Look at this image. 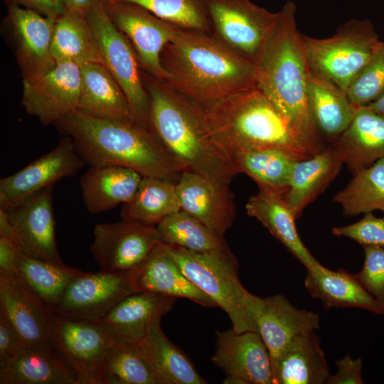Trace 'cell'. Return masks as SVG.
<instances>
[{
  "mask_svg": "<svg viewBox=\"0 0 384 384\" xmlns=\"http://www.w3.org/2000/svg\"><path fill=\"white\" fill-rule=\"evenodd\" d=\"M160 59L166 83L203 108L257 87L255 65L212 34L180 28Z\"/></svg>",
  "mask_w": 384,
  "mask_h": 384,
  "instance_id": "1",
  "label": "cell"
},
{
  "mask_svg": "<svg viewBox=\"0 0 384 384\" xmlns=\"http://www.w3.org/2000/svg\"><path fill=\"white\" fill-rule=\"evenodd\" d=\"M54 125L72 139L77 152L89 166H119L142 176L176 183L187 170L151 129L134 121L100 119L75 110Z\"/></svg>",
  "mask_w": 384,
  "mask_h": 384,
  "instance_id": "2",
  "label": "cell"
},
{
  "mask_svg": "<svg viewBox=\"0 0 384 384\" xmlns=\"http://www.w3.org/2000/svg\"><path fill=\"white\" fill-rule=\"evenodd\" d=\"M142 73L154 132L188 171L229 187L240 171L210 137L203 108L166 82Z\"/></svg>",
  "mask_w": 384,
  "mask_h": 384,
  "instance_id": "3",
  "label": "cell"
},
{
  "mask_svg": "<svg viewBox=\"0 0 384 384\" xmlns=\"http://www.w3.org/2000/svg\"><path fill=\"white\" fill-rule=\"evenodd\" d=\"M203 111L210 137L232 160L240 153L269 148L302 160L325 148L295 129L257 87L224 97Z\"/></svg>",
  "mask_w": 384,
  "mask_h": 384,
  "instance_id": "4",
  "label": "cell"
},
{
  "mask_svg": "<svg viewBox=\"0 0 384 384\" xmlns=\"http://www.w3.org/2000/svg\"><path fill=\"white\" fill-rule=\"evenodd\" d=\"M297 6L287 1L279 10L276 29L255 65L257 87L300 133L324 146L306 96L308 58L296 22Z\"/></svg>",
  "mask_w": 384,
  "mask_h": 384,
  "instance_id": "5",
  "label": "cell"
},
{
  "mask_svg": "<svg viewBox=\"0 0 384 384\" xmlns=\"http://www.w3.org/2000/svg\"><path fill=\"white\" fill-rule=\"evenodd\" d=\"M169 247L183 273L223 309L236 333L257 332L256 321L264 299L242 284L231 251L198 252L176 245Z\"/></svg>",
  "mask_w": 384,
  "mask_h": 384,
  "instance_id": "6",
  "label": "cell"
},
{
  "mask_svg": "<svg viewBox=\"0 0 384 384\" xmlns=\"http://www.w3.org/2000/svg\"><path fill=\"white\" fill-rule=\"evenodd\" d=\"M304 40L310 72L345 92L380 41L367 19L350 20L327 38Z\"/></svg>",
  "mask_w": 384,
  "mask_h": 384,
  "instance_id": "7",
  "label": "cell"
},
{
  "mask_svg": "<svg viewBox=\"0 0 384 384\" xmlns=\"http://www.w3.org/2000/svg\"><path fill=\"white\" fill-rule=\"evenodd\" d=\"M206 6L212 36L255 65L276 29L279 11L270 12L250 0H206Z\"/></svg>",
  "mask_w": 384,
  "mask_h": 384,
  "instance_id": "8",
  "label": "cell"
},
{
  "mask_svg": "<svg viewBox=\"0 0 384 384\" xmlns=\"http://www.w3.org/2000/svg\"><path fill=\"white\" fill-rule=\"evenodd\" d=\"M102 60L123 90L135 122L151 129L149 122V99L145 88L142 68L132 46L114 26L104 6L86 13Z\"/></svg>",
  "mask_w": 384,
  "mask_h": 384,
  "instance_id": "9",
  "label": "cell"
},
{
  "mask_svg": "<svg viewBox=\"0 0 384 384\" xmlns=\"http://www.w3.org/2000/svg\"><path fill=\"white\" fill-rule=\"evenodd\" d=\"M135 292L131 272H83L70 282L53 312L63 319L97 322Z\"/></svg>",
  "mask_w": 384,
  "mask_h": 384,
  "instance_id": "10",
  "label": "cell"
},
{
  "mask_svg": "<svg viewBox=\"0 0 384 384\" xmlns=\"http://www.w3.org/2000/svg\"><path fill=\"white\" fill-rule=\"evenodd\" d=\"M93 236L90 250L100 270L107 272L133 270L163 242L156 225L124 218L96 224Z\"/></svg>",
  "mask_w": 384,
  "mask_h": 384,
  "instance_id": "11",
  "label": "cell"
},
{
  "mask_svg": "<svg viewBox=\"0 0 384 384\" xmlns=\"http://www.w3.org/2000/svg\"><path fill=\"white\" fill-rule=\"evenodd\" d=\"M104 7L110 20L132 46L142 70L167 82L169 75L161 66L160 55L180 28L134 4L112 1Z\"/></svg>",
  "mask_w": 384,
  "mask_h": 384,
  "instance_id": "12",
  "label": "cell"
},
{
  "mask_svg": "<svg viewBox=\"0 0 384 384\" xmlns=\"http://www.w3.org/2000/svg\"><path fill=\"white\" fill-rule=\"evenodd\" d=\"M80 89V65L72 62L56 63L46 73L23 78L21 104L43 125H54L77 110Z\"/></svg>",
  "mask_w": 384,
  "mask_h": 384,
  "instance_id": "13",
  "label": "cell"
},
{
  "mask_svg": "<svg viewBox=\"0 0 384 384\" xmlns=\"http://www.w3.org/2000/svg\"><path fill=\"white\" fill-rule=\"evenodd\" d=\"M113 341L97 322L56 316L54 346L72 368L78 384H101L102 368Z\"/></svg>",
  "mask_w": 384,
  "mask_h": 384,
  "instance_id": "14",
  "label": "cell"
},
{
  "mask_svg": "<svg viewBox=\"0 0 384 384\" xmlns=\"http://www.w3.org/2000/svg\"><path fill=\"white\" fill-rule=\"evenodd\" d=\"M53 186L43 188L4 211L23 252L62 265L65 263L58 252L55 240Z\"/></svg>",
  "mask_w": 384,
  "mask_h": 384,
  "instance_id": "15",
  "label": "cell"
},
{
  "mask_svg": "<svg viewBox=\"0 0 384 384\" xmlns=\"http://www.w3.org/2000/svg\"><path fill=\"white\" fill-rule=\"evenodd\" d=\"M0 312L25 346H54L56 316L17 273L0 274Z\"/></svg>",
  "mask_w": 384,
  "mask_h": 384,
  "instance_id": "16",
  "label": "cell"
},
{
  "mask_svg": "<svg viewBox=\"0 0 384 384\" xmlns=\"http://www.w3.org/2000/svg\"><path fill=\"white\" fill-rule=\"evenodd\" d=\"M85 162L72 139L62 138L49 152L24 168L0 180V210H6L37 191L54 186L62 178L75 176Z\"/></svg>",
  "mask_w": 384,
  "mask_h": 384,
  "instance_id": "17",
  "label": "cell"
},
{
  "mask_svg": "<svg viewBox=\"0 0 384 384\" xmlns=\"http://www.w3.org/2000/svg\"><path fill=\"white\" fill-rule=\"evenodd\" d=\"M4 31L23 78L46 73L55 65L50 46L55 20L15 4H7Z\"/></svg>",
  "mask_w": 384,
  "mask_h": 384,
  "instance_id": "18",
  "label": "cell"
},
{
  "mask_svg": "<svg viewBox=\"0 0 384 384\" xmlns=\"http://www.w3.org/2000/svg\"><path fill=\"white\" fill-rule=\"evenodd\" d=\"M213 365L244 384H273L271 357L258 332L216 331Z\"/></svg>",
  "mask_w": 384,
  "mask_h": 384,
  "instance_id": "19",
  "label": "cell"
},
{
  "mask_svg": "<svg viewBox=\"0 0 384 384\" xmlns=\"http://www.w3.org/2000/svg\"><path fill=\"white\" fill-rule=\"evenodd\" d=\"M176 299L154 292H135L122 299L97 323L114 341L138 344L173 309Z\"/></svg>",
  "mask_w": 384,
  "mask_h": 384,
  "instance_id": "20",
  "label": "cell"
},
{
  "mask_svg": "<svg viewBox=\"0 0 384 384\" xmlns=\"http://www.w3.org/2000/svg\"><path fill=\"white\" fill-rule=\"evenodd\" d=\"M176 187L181 210L224 236L236 213L234 195L229 187L220 186L188 170L181 174Z\"/></svg>",
  "mask_w": 384,
  "mask_h": 384,
  "instance_id": "21",
  "label": "cell"
},
{
  "mask_svg": "<svg viewBox=\"0 0 384 384\" xmlns=\"http://www.w3.org/2000/svg\"><path fill=\"white\" fill-rule=\"evenodd\" d=\"M138 292H149L188 299L206 307L218 306L181 270L169 245L161 242L135 269L130 271Z\"/></svg>",
  "mask_w": 384,
  "mask_h": 384,
  "instance_id": "22",
  "label": "cell"
},
{
  "mask_svg": "<svg viewBox=\"0 0 384 384\" xmlns=\"http://www.w3.org/2000/svg\"><path fill=\"white\" fill-rule=\"evenodd\" d=\"M248 215L256 218L302 263L306 270L317 272L323 266L309 251L298 234L296 218L287 203L285 193L258 186L245 206Z\"/></svg>",
  "mask_w": 384,
  "mask_h": 384,
  "instance_id": "23",
  "label": "cell"
},
{
  "mask_svg": "<svg viewBox=\"0 0 384 384\" xmlns=\"http://www.w3.org/2000/svg\"><path fill=\"white\" fill-rule=\"evenodd\" d=\"M271 362L273 384H323L331 375L314 330L297 334Z\"/></svg>",
  "mask_w": 384,
  "mask_h": 384,
  "instance_id": "24",
  "label": "cell"
},
{
  "mask_svg": "<svg viewBox=\"0 0 384 384\" xmlns=\"http://www.w3.org/2000/svg\"><path fill=\"white\" fill-rule=\"evenodd\" d=\"M343 164L333 144L312 157L295 161L285 199L297 220L336 178Z\"/></svg>",
  "mask_w": 384,
  "mask_h": 384,
  "instance_id": "25",
  "label": "cell"
},
{
  "mask_svg": "<svg viewBox=\"0 0 384 384\" xmlns=\"http://www.w3.org/2000/svg\"><path fill=\"white\" fill-rule=\"evenodd\" d=\"M80 68L81 89L77 111L100 119L134 121L126 95L104 65L85 63Z\"/></svg>",
  "mask_w": 384,
  "mask_h": 384,
  "instance_id": "26",
  "label": "cell"
},
{
  "mask_svg": "<svg viewBox=\"0 0 384 384\" xmlns=\"http://www.w3.org/2000/svg\"><path fill=\"white\" fill-rule=\"evenodd\" d=\"M353 174L384 158V114L358 107L344 132L333 142Z\"/></svg>",
  "mask_w": 384,
  "mask_h": 384,
  "instance_id": "27",
  "label": "cell"
},
{
  "mask_svg": "<svg viewBox=\"0 0 384 384\" xmlns=\"http://www.w3.org/2000/svg\"><path fill=\"white\" fill-rule=\"evenodd\" d=\"M264 299L257 318V332L270 354L277 358L299 333L319 328V316L313 311L298 309L284 296L275 294Z\"/></svg>",
  "mask_w": 384,
  "mask_h": 384,
  "instance_id": "28",
  "label": "cell"
},
{
  "mask_svg": "<svg viewBox=\"0 0 384 384\" xmlns=\"http://www.w3.org/2000/svg\"><path fill=\"white\" fill-rule=\"evenodd\" d=\"M142 178L139 173L127 167L90 166L80 180L82 198L87 212L97 214L129 202Z\"/></svg>",
  "mask_w": 384,
  "mask_h": 384,
  "instance_id": "29",
  "label": "cell"
},
{
  "mask_svg": "<svg viewBox=\"0 0 384 384\" xmlns=\"http://www.w3.org/2000/svg\"><path fill=\"white\" fill-rule=\"evenodd\" d=\"M0 384H78L54 346H23L0 372Z\"/></svg>",
  "mask_w": 384,
  "mask_h": 384,
  "instance_id": "30",
  "label": "cell"
},
{
  "mask_svg": "<svg viewBox=\"0 0 384 384\" xmlns=\"http://www.w3.org/2000/svg\"><path fill=\"white\" fill-rule=\"evenodd\" d=\"M304 285L311 297L321 300L325 309L353 307L384 315V306L354 274L343 269L333 271L324 267L317 272L307 270Z\"/></svg>",
  "mask_w": 384,
  "mask_h": 384,
  "instance_id": "31",
  "label": "cell"
},
{
  "mask_svg": "<svg viewBox=\"0 0 384 384\" xmlns=\"http://www.w3.org/2000/svg\"><path fill=\"white\" fill-rule=\"evenodd\" d=\"M306 83L309 110L319 132L335 140L348 127L358 107L345 91L310 70Z\"/></svg>",
  "mask_w": 384,
  "mask_h": 384,
  "instance_id": "32",
  "label": "cell"
},
{
  "mask_svg": "<svg viewBox=\"0 0 384 384\" xmlns=\"http://www.w3.org/2000/svg\"><path fill=\"white\" fill-rule=\"evenodd\" d=\"M50 50L55 63L72 62L79 65L85 63L102 64L86 14L80 11L66 9L55 21Z\"/></svg>",
  "mask_w": 384,
  "mask_h": 384,
  "instance_id": "33",
  "label": "cell"
},
{
  "mask_svg": "<svg viewBox=\"0 0 384 384\" xmlns=\"http://www.w3.org/2000/svg\"><path fill=\"white\" fill-rule=\"evenodd\" d=\"M157 384H205L189 359L166 336L160 324L138 344Z\"/></svg>",
  "mask_w": 384,
  "mask_h": 384,
  "instance_id": "34",
  "label": "cell"
},
{
  "mask_svg": "<svg viewBox=\"0 0 384 384\" xmlns=\"http://www.w3.org/2000/svg\"><path fill=\"white\" fill-rule=\"evenodd\" d=\"M181 210L176 183L154 176H142L132 199L122 206L121 218L156 225Z\"/></svg>",
  "mask_w": 384,
  "mask_h": 384,
  "instance_id": "35",
  "label": "cell"
},
{
  "mask_svg": "<svg viewBox=\"0 0 384 384\" xmlns=\"http://www.w3.org/2000/svg\"><path fill=\"white\" fill-rule=\"evenodd\" d=\"M16 273L53 309L59 304L70 282L83 272L79 269L36 258L19 248Z\"/></svg>",
  "mask_w": 384,
  "mask_h": 384,
  "instance_id": "36",
  "label": "cell"
},
{
  "mask_svg": "<svg viewBox=\"0 0 384 384\" xmlns=\"http://www.w3.org/2000/svg\"><path fill=\"white\" fill-rule=\"evenodd\" d=\"M333 200L345 216L380 210L384 213V158L353 174L346 186Z\"/></svg>",
  "mask_w": 384,
  "mask_h": 384,
  "instance_id": "37",
  "label": "cell"
},
{
  "mask_svg": "<svg viewBox=\"0 0 384 384\" xmlns=\"http://www.w3.org/2000/svg\"><path fill=\"white\" fill-rule=\"evenodd\" d=\"M233 160L240 173L251 177L258 186L286 193L293 166L298 159L287 151L269 148L240 153Z\"/></svg>",
  "mask_w": 384,
  "mask_h": 384,
  "instance_id": "38",
  "label": "cell"
},
{
  "mask_svg": "<svg viewBox=\"0 0 384 384\" xmlns=\"http://www.w3.org/2000/svg\"><path fill=\"white\" fill-rule=\"evenodd\" d=\"M163 242L198 252L230 251L219 235L191 215L179 210L156 225Z\"/></svg>",
  "mask_w": 384,
  "mask_h": 384,
  "instance_id": "39",
  "label": "cell"
},
{
  "mask_svg": "<svg viewBox=\"0 0 384 384\" xmlns=\"http://www.w3.org/2000/svg\"><path fill=\"white\" fill-rule=\"evenodd\" d=\"M101 384H157L137 344L114 341L105 359Z\"/></svg>",
  "mask_w": 384,
  "mask_h": 384,
  "instance_id": "40",
  "label": "cell"
},
{
  "mask_svg": "<svg viewBox=\"0 0 384 384\" xmlns=\"http://www.w3.org/2000/svg\"><path fill=\"white\" fill-rule=\"evenodd\" d=\"M140 6L174 26L211 34L206 0H112Z\"/></svg>",
  "mask_w": 384,
  "mask_h": 384,
  "instance_id": "41",
  "label": "cell"
},
{
  "mask_svg": "<svg viewBox=\"0 0 384 384\" xmlns=\"http://www.w3.org/2000/svg\"><path fill=\"white\" fill-rule=\"evenodd\" d=\"M384 92V42L377 44L370 58L351 82L346 95L356 107L367 105Z\"/></svg>",
  "mask_w": 384,
  "mask_h": 384,
  "instance_id": "42",
  "label": "cell"
},
{
  "mask_svg": "<svg viewBox=\"0 0 384 384\" xmlns=\"http://www.w3.org/2000/svg\"><path fill=\"white\" fill-rule=\"evenodd\" d=\"M362 247L363 265L354 275L367 292L384 306V247L374 245Z\"/></svg>",
  "mask_w": 384,
  "mask_h": 384,
  "instance_id": "43",
  "label": "cell"
},
{
  "mask_svg": "<svg viewBox=\"0 0 384 384\" xmlns=\"http://www.w3.org/2000/svg\"><path fill=\"white\" fill-rule=\"evenodd\" d=\"M348 225L334 227L332 233L352 239L361 245H374L384 247V215L376 217L372 213Z\"/></svg>",
  "mask_w": 384,
  "mask_h": 384,
  "instance_id": "44",
  "label": "cell"
},
{
  "mask_svg": "<svg viewBox=\"0 0 384 384\" xmlns=\"http://www.w3.org/2000/svg\"><path fill=\"white\" fill-rule=\"evenodd\" d=\"M23 346L25 345L11 321L0 312V372L7 367Z\"/></svg>",
  "mask_w": 384,
  "mask_h": 384,
  "instance_id": "45",
  "label": "cell"
},
{
  "mask_svg": "<svg viewBox=\"0 0 384 384\" xmlns=\"http://www.w3.org/2000/svg\"><path fill=\"white\" fill-rule=\"evenodd\" d=\"M338 371L335 375H330L328 384H363L364 383L361 370L362 360L358 358H352L350 355H346L343 358L336 361Z\"/></svg>",
  "mask_w": 384,
  "mask_h": 384,
  "instance_id": "46",
  "label": "cell"
},
{
  "mask_svg": "<svg viewBox=\"0 0 384 384\" xmlns=\"http://www.w3.org/2000/svg\"><path fill=\"white\" fill-rule=\"evenodd\" d=\"M5 4H15L32 10L48 18L56 20L67 9L63 0H4Z\"/></svg>",
  "mask_w": 384,
  "mask_h": 384,
  "instance_id": "47",
  "label": "cell"
},
{
  "mask_svg": "<svg viewBox=\"0 0 384 384\" xmlns=\"http://www.w3.org/2000/svg\"><path fill=\"white\" fill-rule=\"evenodd\" d=\"M17 243L11 238L0 236V274L16 273Z\"/></svg>",
  "mask_w": 384,
  "mask_h": 384,
  "instance_id": "48",
  "label": "cell"
},
{
  "mask_svg": "<svg viewBox=\"0 0 384 384\" xmlns=\"http://www.w3.org/2000/svg\"><path fill=\"white\" fill-rule=\"evenodd\" d=\"M67 9L80 11L86 14L91 9L105 6L112 0H63Z\"/></svg>",
  "mask_w": 384,
  "mask_h": 384,
  "instance_id": "49",
  "label": "cell"
},
{
  "mask_svg": "<svg viewBox=\"0 0 384 384\" xmlns=\"http://www.w3.org/2000/svg\"><path fill=\"white\" fill-rule=\"evenodd\" d=\"M366 106L375 112L384 114V92L378 99Z\"/></svg>",
  "mask_w": 384,
  "mask_h": 384,
  "instance_id": "50",
  "label": "cell"
}]
</instances>
